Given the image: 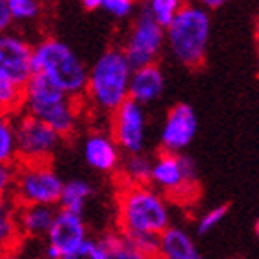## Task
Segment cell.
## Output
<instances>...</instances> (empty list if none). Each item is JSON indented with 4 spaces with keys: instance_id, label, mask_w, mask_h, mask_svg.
Listing matches in <instances>:
<instances>
[{
    "instance_id": "cell-1",
    "label": "cell",
    "mask_w": 259,
    "mask_h": 259,
    "mask_svg": "<svg viewBox=\"0 0 259 259\" xmlns=\"http://www.w3.org/2000/svg\"><path fill=\"white\" fill-rule=\"evenodd\" d=\"M134 69L122 47H109L98 56L89 69L85 97L93 108L113 115L130 100V81Z\"/></svg>"
},
{
    "instance_id": "cell-2",
    "label": "cell",
    "mask_w": 259,
    "mask_h": 259,
    "mask_svg": "<svg viewBox=\"0 0 259 259\" xmlns=\"http://www.w3.org/2000/svg\"><path fill=\"white\" fill-rule=\"evenodd\" d=\"M117 219L122 233L161 235L170 228L167 200L152 185L124 184L117 200Z\"/></svg>"
},
{
    "instance_id": "cell-3",
    "label": "cell",
    "mask_w": 259,
    "mask_h": 259,
    "mask_svg": "<svg viewBox=\"0 0 259 259\" xmlns=\"http://www.w3.org/2000/svg\"><path fill=\"white\" fill-rule=\"evenodd\" d=\"M22 113L49 124L65 139L78 124V100L69 97L49 76L33 74L24 87Z\"/></svg>"
},
{
    "instance_id": "cell-4",
    "label": "cell",
    "mask_w": 259,
    "mask_h": 259,
    "mask_svg": "<svg viewBox=\"0 0 259 259\" xmlns=\"http://www.w3.org/2000/svg\"><path fill=\"white\" fill-rule=\"evenodd\" d=\"M211 15L202 4H184L167 30V47L172 58L187 69H200L207 56Z\"/></svg>"
},
{
    "instance_id": "cell-5",
    "label": "cell",
    "mask_w": 259,
    "mask_h": 259,
    "mask_svg": "<svg viewBox=\"0 0 259 259\" xmlns=\"http://www.w3.org/2000/svg\"><path fill=\"white\" fill-rule=\"evenodd\" d=\"M33 74H45L69 97L85 95L89 69L69 45L56 37H45L33 45Z\"/></svg>"
},
{
    "instance_id": "cell-6",
    "label": "cell",
    "mask_w": 259,
    "mask_h": 259,
    "mask_svg": "<svg viewBox=\"0 0 259 259\" xmlns=\"http://www.w3.org/2000/svg\"><path fill=\"white\" fill-rule=\"evenodd\" d=\"M65 182L50 163H17L13 194L19 205H60Z\"/></svg>"
},
{
    "instance_id": "cell-7",
    "label": "cell",
    "mask_w": 259,
    "mask_h": 259,
    "mask_svg": "<svg viewBox=\"0 0 259 259\" xmlns=\"http://www.w3.org/2000/svg\"><path fill=\"white\" fill-rule=\"evenodd\" d=\"M165 45H167V30L154 21L146 4L141 6L122 45L132 69L135 70L148 65H156Z\"/></svg>"
},
{
    "instance_id": "cell-8",
    "label": "cell",
    "mask_w": 259,
    "mask_h": 259,
    "mask_svg": "<svg viewBox=\"0 0 259 259\" xmlns=\"http://www.w3.org/2000/svg\"><path fill=\"white\" fill-rule=\"evenodd\" d=\"M196 165L189 156L159 152L154 157L150 185L161 194H168L176 200H182L180 196L187 198L196 191Z\"/></svg>"
},
{
    "instance_id": "cell-9",
    "label": "cell",
    "mask_w": 259,
    "mask_h": 259,
    "mask_svg": "<svg viewBox=\"0 0 259 259\" xmlns=\"http://www.w3.org/2000/svg\"><path fill=\"white\" fill-rule=\"evenodd\" d=\"M11 120L17 134V163H50V157L54 156L63 137L49 124L26 113L15 115Z\"/></svg>"
},
{
    "instance_id": "cell-10",
    "label": "cell",
    "mask_w": 259,
    "mask_h": 259,
    "mask_svg": "<svg viewBox=\"0 0 259 259\" xmlns=\"http://www.w3.org/2000/svg\"><path fill=\"white\" fill-rule=\"evenodd\" d=\"M111 135L126 156L145 154L146 146V113L145 106L126 100L111 115Z\"/></svg>"
},
{
    "instance_id": "cell-11",
    "label": "cell",
    "mask_w": 259,
    "mask_h": 259,
    "mask_svg": "<svg viewBox=\"0 0 259 259\" xmlns=\"http://www.w3.org/2000/svg\"><path fill=\"white\" fill-rule=\"evenodd\" d=\"M33 76V45L19 33L6 32L0 37V78L26 87Z\"/></svg>"
},
{
    "instance_id": "cell-12",
    "label": "cell",
    "mask_w": 259,
    "mask_h": 259,
    "mask_svg": "<svg viewBox=\"0 0 259 259\" xmlns=\"http://www.w3.org/2000/svg\"><path fill=\"white\" fill-rule=\"evenodd\" d=\"M196 132H198V119L194 109L185 102L174 104L163 120L161 134H159L161 152H168V154L184 152L193 143Z\"/></svg>"
},
{
    "instance_id": "cell-13",
    "label": "cell",
    "mask_w": 259,
    "mask_h": 259,
    "mask_svg": "<svg viewBox=\"0 0 259 259\" xmlns=\"http://www.w3.org/2000/svg\"><path fill=\"white\" fill-rule=\"evenodd\" d=\"M89 239L91 237H89L83 217L60 209L54 226L50 230L49 237L45 239V243L56 246L63 254V257H67V255L74 254L80 246H83Z\"/></svg>"
},
{
    "instance_id": "cell-14",
    "label": "cell",
    "mask_w": 259,
    "mask_h": 259,
    "mask_svg": "<svg viewBox=\"0 0 259 259\" xmlns=\"http://www.w3.org/2000/svg\"><path fill=\"white\" fill-rule=\"evenodd\" d=\"M83 159L97 172L109 174L115 172L122 163L120 148L111 134L106 132H93L83 141Z\"/></svg>"
},
{
    "instance_id": "cell-15",
    "label": "cell",
    "mask_w": 259,
    "mask_h": 259,
    "mask_svg": "<svg viewBox=\"0 0 259 259\" xmlns=\"http://www.w3.org/2000/svg\"><path fill=\"white\" fill-rule=\"evenodd\" d=\"M58 211L60 207L54 205H19L15 211L19 232L30 239H47Z\"/></svg>"
},
{
    "instance_id": "cell-16",
    "label": "cell",
    "mask_w": 259,
    "mask_h": 259,
    "mask_svg": "<svg viewBox=\"0 0 259 259\" xmlns=\"http://www.w3.org/2000/svg\"><path fill=\"white\" fill-rule=\"evenodd\" d=\"M163 89H165V76L157 63L135 69L130 81V100L146 106L161 98Z\"/></svg>"
},
{
    "instance_id": "cell-17",
    "label": "cell",
    "mask_w": 259,
    "mask_h": 259,
    "mask_svg": "<svg viewBox=\"0 0 259 259\" xmlns=\"http://www.w3.org/2000/svg\"><path fill=\"white\" fill-rule=\"evenodd\" d=\"M159 259H205L198 254L194 241L184 228L170 226L159 237Z\"/></svg>"
},
{
    "instance_id": "cell-18",
    "label": "cell",
    "mask_w": 259,
    "mask_h": 259,
    "mask_svg": "<svg viewBox=\"0 0 259 259\" xmlns=\"http://www.w3.org/2000/svg\"><path fill=\"white\" fill-rule=\"evenodd\" d=\"M91 196H93V187L89 182L80 178L69 180L63 185V193H61L60 205L58 207L63 211H69V213H74V215L83 217L85 205L91 200Z\"/></svg>"
},
{
    "instance_id": "cell-19",
    "label": "cell",
    "mask_w": 259,
    "mask_h": 259,
    "mask_svg": "<svg viewBox=\"0 0 259 259\" xmlns=\"http://www.w3.org/2000/svg\"><path fill=\"white\" fill-rule=\"evenodd\" d=\"M152 168H154V159H150L145 154H137V156H126L122 159L120 172L124 176L126 184L150 185Z\"/></svg>"
},
{
    "instance_id": "cell-20",
    "label": "cell",
    "mask_w": 259,
    "mask_h": 259,
    "mask_svg": "<svg viewBox=\"0 0 259 259\" xmlns=\"http://www.w3.org/2000/svg\"><path fill=\"white\" fill-rule=\"evenodd\" d=\"M100 241H102L104 248H106L108 259H150L146 257L139 248H135L120 230L104 233Z\"/></svg>"
},
{
    "instance_id": "cell-21",
    "label": "cell",
    "mask_w": 259,
    "mask_h": 259,
    "mask_svg": "<svg viewBox=\"0 0 259 259\" xmlns=\"http://www.w3.org/2000/svg\"><path fill=\"white\" fill-rule=\"evenodd\" d=\"M0 161L2 165H11L13 161H19L17 134L11 117H6L0 122Z\"/></svg>"
},
{
    "instance_id": "cell-22",
    "label": "cell",
    "mask_w": 259,
    "mask_h": 259,
    "mask_svg": "<svg viewBox=\"0 0 259 259\" xmlns=\"http://www.w3.org/2000/svg\"><path fill=\"white\" fill-rule=\"evenodd\" d=\"M182 2L180 0H150L146 8L150 11V15L154 17V21L161 28L168 30V26L174 22V19L178 17L180 10H182Z\"/></svg>"
},
{
    "instance_id": "cell-23",
    "label": "cell",
    "mask_w": 259,
    "mask_h": 259,
    "mask_svg": "<svg viewBox=\"0 0 259 259\" xmlns=\"http://www.w3.org/2000/svg\"><path fill=\"white\" fill-rule=\"evenodd\" d=\"M13 22H30L41 13V4L35 0H8Z\"/></svg>"
},
{
    "instance_id": "cell-24",
    "label": "cell",
    "mask_w": 259,
    "mask_h": 259,
    "mask_svg": "<svg viewBox=\"0 0 259 259\" xmlns=\"http://www.w3.org/2000/svg\"><path fill=\"white\" fill-rule=\"evenodd\" d=\"M124 235L146 257L159 259V237L161 235H148V233H124Z\"/></svg>"
},
{
    "instance_id": "cell-25",
    "label": "cell",
    "mask_w": 259,
    "mask_h": 259,
    "mask_svg": "<svg viewBox=\"0 0 259 259\" xmlns=\"http://www.w3.org/2000/svg\"><path fill=\"white\" fill-rule=\"evenodd\" d=\"M226 213H228L226 204L215 205V207H211V209L205 211L198 221V233L200 235H205V233L213 232V230H215V228L222 222V219L226 217Z\"/></svg>"
},
{
    "instance_id": "cell-26",
    "label": "cell",
    "mask_w": 259,
    "mask_h": 259,
    "mask_svg": "<svg viewBox=\"0 0 259 259\" xmlns=\"http://www.w3.org/2000/svg\"><path fill=\"white\" fill-rule=\"evenodd\" d=\"M65 259H108V254H106L102 241L91 237L83 246L76 250L74 254L67 255Z\"/></svg>"
},
{
    "instance_id": "cell-27",
    "label": "cell",
    "mask_w": 259,
    "mask_h": 259,
    "mask_svg": "<svg viewBox=\"0 0 259 259\" xmlns=\"http://www.w3.org/2000/svg\"><path fill=\"white\" fill-rule=\"evenodd\" d=\"M100 10L109 13L115 19H119V21H124V19H130L134 15L135 2H132V0H102Z\"/></svg>"
},
{
    "instance_id": "cell-28",
    "label": "cell",
    "mask_w": 259,
    "mask_h": 259,
    "mask_svg": "<svg viewBox=\"0 0 259 259\" xmlns=\"http://www.w3.org/2000/svg\"><path fill=\"white\" fill-rule=\"evenodd\" d=\"M19 226H17V219L13 215H11L10 211L6 213V211H2V217H0V239H2V244H8V246H11V243H13V239L19 235Z\"/></svg>"
},
{
    "instance_id": "cell-29",
    "label": "cell",
    "mask_w": 259,
    "mask_h": 259,
    "mask_svg": "<svg viewBox=\"0 0 259 259\" xmlns=\"http://www.w3.org/2000/svg\"><path fill=\"white\" fill-rule=\"evenodd\" d=\"M17 180V168L13 165H2L0 167V189L13 191Z\"/></svg>"
},
{
    "instance_id": "cell-30",
    "label": "cell",
    "mask_w": 259,
    "mask_h": 259,
    "mask_svg": "<svg viewBox=\"0 0 259 259\" xmlns=\"http://www.w3.org/2000/svg\"><path fill=\"white\" fill-rule=\"evenodd\" d=\"M11 24H13V17H11L8 0H4V2H0V28H2V30H4V33H6Z\"/></svg>"
},
{
    "instance_id": "cell-31",
    "label": "cell",
    "mask_w": 259,
    "mask_h": 259,
    "mask_svg": "<svg viewBox=\"0 0 259 259\" xmlns=\"http://www.w3.org/2000/svg\"><path fill=\"white\" fill-rule=\"evenodd\" d=\"M81 8L87 11H95L102 8V0H81Z\"/></svg>"
},
{
    "instance_id": "cell-32",
    "label": "cell",
    "mask_w": 259,
    "mask_h": 259,
    "mask_svg": "<svg viewBox=\"0 0 259 259\" xmlns=\"http://www.w3.org/2000/svg\"><path fill=\"white\" fill-rule=\"evenodd\" d=\"M202 6H204L205 10H219L221 6H224V0H204L202 2Z\"/></svg>"
},
{
    "instance_id": "cell-33",
    "label": "cell",
    "mask_w": 259,
    "mask_h": 259,
    "mask_svg": "<svg viewBox=\"0 0 259 259\" xmlns=\"http://www.w3.org/2000/svg\"><path fill=\"white\" fill-rule=\"evenodd\" d=\"M2 259H24L21 255V252H17V250H6L4 255H2Z\"/></svg>"
},
{
    "instance_id": "cell-34",
    "label": "cell",
    "mask_w": 259,
    "mask_h": 259,
    "mask_svg": "<svg viewBox=\"0 0 259 259\" xmlns=\"http://www.w3.org/2000/svg\"><path fill=\"white\" fill-rule=\"evenodd\" d=\"M255 235H257V237H259V219H257V221H255Z\"/></svg>"
}]
</instances>
